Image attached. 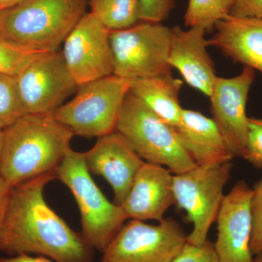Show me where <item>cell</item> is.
I'll use <instances>...</instances> for the list:
<instances>
[{
    "label": "cell",
    "instance_id": "6da1fadb",
    "mask_svg": "<svg viewBox=\"0 0 262 262\" xmlns=\"http://www.w3.org/2000/svg\"><path fill=\"white\" fill-rule=\"evenodd\" d=\"M56 179L52 172L12 188L0 229V252L37 254L55 262H94V248L45 199V188Z\"/></svg>",
    "mask_w": 262,
    "mask_h": 262
},
{
    "label": "cell",
    "instance_id": "7a4b0ae2",
    "mask_svg": "<svg viewBox=\"0 0 262 262\" xmlns=\"http://www.w3.org/2000/svg\"><path fill=\"white\" fill-rule=\"evenodd\" d=\"M75 136L53 114H26L3 130L0 175L12 187L56 172Z\"/></svg>",
    "mask_w": 262,
    "mask_h": 262
},
{
    "label": "cell",
    "instance_id": "3957f363",
    "mask_svg": "<svg viewBox=\"0 0 262 262\" xmlns=\"http://www.w3.org/2000/svg\"><path fill=\"white\" fill-rule=\"evenodd\" d=\"M88 3V0H26L0 11V38L33 51H57L85 14Z\"/></svg>",
    "mask_w": 262,
    "mask_h": 262
},
{
    "label": "cell",
    "instance_id": "277c9868",
    "mask_svg": "<svg viewBox=\"0 0 262 262\" xmlns=\"http://www.w3.org/2000/svg\"><path fill=\"white\" fill-rule=\"evenodd\" d=\"M56 174L77 202L82 237L94 250L103 253L128 220L126 214L121 206L108 201L96 185L86 167L84 152L70 148Z\"/></svg>",
    "mask_w": 262,
    "mask_h": 262
},
{
    "label": "cell",
    "instance_id": "5b68a950",
    "mask_svg": "<svg viewBox=\"0 0 262 262\" xmlns=\"http://www.w3.org/2000/svg\"><path fill=\"white\" fill-rule=\"evenodd\" d=\"M115 131L146 163L162 165L173 174L196 165L183 147L175 128L130 92L124 101Z\"/></svg>",
    "mask_w": 262,
    "mask_h": 262
},
{
    "label": "cell",
    "instance_id": "8992f818",
    "mask_svg": "<svg viewBox=\"0 0 262 262\" xmlns=\"http://www.w3.org/2000/svg\"><path fill=\"white\" fill-rule=\"evenodd\" d=\"M130 80L112 75L79 86L75 97L53 113L75 135L101 138L116 130Z\"/></svg>",
    "mask_w": 262,
    "mask_h": 262
},
{
    "label": "cell",
    "instance_id": "52a82bcc",
    "mask_svg": "<svg viewBox=\"0 0 262 262\" xmlns=\"http://www.w3.org/2000/svg\"><path fill=\"white\" fill-rule=\"evenodd\" d=\"M232 161L196 165L184 173L173 176L175 204L187 213L192 224L189 244L201 246L208 239L211 226L216 221L230 179Z\"/></svg>",
    "mask_w": 262,
    "mask_h": 262
},
{
    "label": "cell",
    "instance_id": "ba28073f",
    "mask_svg": "<svg viewBox=\"0 0 262 262\" xmlns=\"http://www.w3.org/2000/svg\"><path fill=\"white\" fill-rule=\"evenodd\" d=\"M171 38L172 29L142 20L127 29L110 31L113 75L134 80L171 74Z\"/></svg>",
    "mask_w": 262,
    "mask_h": 262
},
{
    "label": "cell",
    "instance_id": "9c48e42d",
    "mask_svg": "<svg viewBox=\"0 0 262 262\" xmlns=\"http://www.w3.org/2000/svg\"><path fill=\"white\" fill-rule=\"evenodd\" d=\"M158 225L132 220L125 224L102 253V262H173L187 234L172 218Z\"/></svg>",
    "mask_w": 262,
    "mask_h": 262
},
{
    "label": "cell",
    "instance_id": "30bf717a",
    "mask_svg": "<svg viewBox=\"0 0 262 262\" xmlns=\"http://www.w3.org/2000/svg\"><path fill=\"white\" fill-rule=\"evenodd\" d=\"M15 77L24 115L53 113L78 88L58 51L43 53Z\"/></svg>",
    "mask_w": 262,
    "mask_h": 262
},
{
    "label": "cell",
    "instance_id": "8fae6325",
    "mask_svg": "<svg viewBox=\"0 0 262 262\" xmlns=\"http://www.w3.org/2000/svg\"><path fill=\"white\" fill-rule=\"evenodd\" d=\"M63 45V60L78 87L113 75L110 31L91 12L80 19Z\"/></svg>",
    "mask_w": 262,
    "mask_h": 262
},
{
    "label": "cell",
    "instance_id": "7c38bea8",
    "mask_svg": "<svg viewBox=\"0 0 262 262\" xmlns=\"http://www.w3.org/2000/svg\"><path fill=\"white\" fill-rule=\"evenodd\" d=\"M254 70L244 66L239 75L218 77L210 95L213 120L234 158H244L246 149L248 94L254 82Z\"/></svg>",
    "mask_w": 262,
    "mask_h": 262
},
{
    "label": "cell",
    "instance_id": "4fadbf2b",
    "mask_svg": "<svg viewBox=\"0 0 262 262\" xmlns=\"http://www.w3.org/2000/svg\"><path fill=\"white\" fill-rule=\"evenodd\" d=\"M253 189L239 181L225 195L217 215L215 251L220 262H253L251 200Z\"/></svg>",
    "mask_w": 262,
    "mask_h": 262
},
{
    "label": "cell",
    "instance_id": "5bb4252c",
    "mask_svg": "<svg viewBox=\"0 0 262 262\" xmlns=\"http://www.w3.org/2000/svg\"><path fill=\"white\" fill-rule=\"evenodd\" d=\"M90 173L102 177L113 188L115 203L122 204L144 160L117 131L98 138L84 152Z\"/></svg>",
    "mask_w": 262,
    "mask_h": 262
},
{
    "label": "cell",
    "instance_id": "9a60e30c",
    "mask_svg": "<svg viewBox=\"0 0 262 262\" xmlns=\"http://www.w3.org/2000/svg\"><path fill=\"white\" fill-rule=\"evenodd\" d=\"M165 167L144 162L120 206L127 219L158 222L175 204L173 176Z\"/></svg>",
    "mask_w": 262,
    "mask_h": 262
},
{
    "label": "cell",
    "instance_id": "2e32d148",
    "mask_svg": "<svg viewBox=\"0 0 262 262\" xmlns=\"http://www.w3.org/2000/svg\"><path fill=\"white\" fill-rule=\"evenodd\" d=\"M206 33L199 27L172 29L168 63L189 86L209 97L218 76L207 50L209 44Z\"/></svg>",
    "mask_w": 262,
    "mask_h": 262
},
{
    "label": "cell",
    "instance_id": "e0dca14e",
    "mask_svg": "<svg viewBox=\"0 0 262 262\" xmlns=\"http://www.w3.org/2000/svg\"><path fill=\"white\" fill-rule=\"evenodd\" d=\"M209 46L262 75V19L228 15L215 24Z\"/></svg>",
    "mask_w": 262,
    "mask_h": 262
},
{
    "label": "cell",
    "instance_id": "ac0fdd59",
    "mask_svg": "<svg viewBox=\"0 0 262 262\" xmlns=\"http://www.w3.org/2000/svg\"><path fill=\"white\" fill-rule=\"evenodd\" d=\"M183 147L196 165L232 161L233 155L213 119L194 110L183 108L174 127Z\"/></svg>",
    "mask_w": 262,
    "mask_h": 262
},
{
    "label": "cell",
    "instance_id": "d6986e66",
    "mask_svg": "<svg viewBox=\"0 0 262 262\" xmlns=\"http://www.w3.org/2000/svg\"><path fill=\"white\" fill-rule=\"evenodd\" d=\"M183 82L172 74L130 80L131 94L172 127L180 122L183 108L179 94Z\"/></svg>",
    "mask_w": 262,
    "mask_h": 262
},
{
    "label": "cell",
    "instance_id": "ffe728a7",
    "mask_svg": "<svg viewBox=\"0 0 262 262\" xmlns=\"http://www.w3.org/2000/svg\"><path fill=\"white\" fill-rule=\"evenodd\" d=\"M91 13L108 31L122 30L140 21L139 0H89Z\"/></svg>",
    "mask_w": 262,
    "mask_h": 262
},
{
    "label": "cell",
    "instance_id": "44dd1931",
    "mask_svg": "<svg viewBox=\"0 0 262 262\" xmlns=\"http://www.w3.org/2000/svg\"><path fill=\"white\" fill-rule=\"evenodd\" d=\"M229 14L225 0H189L184 24L189 28L199 27L208 32Z\"/></svg>",
    "mask_w": 262,
    "mask_h": 262
},
{
    "label": "cell",
    "instance_id": "7402d4cb",
    "mask_svg": "<svg viewBox=\"0 0 262 262\" xmlns=\"http://www.w3.org/2000/svg\"><path fill=\"white\" fill-rule=\"evenodd\" d=\"M43 53H46L31 51L0 38V74L15 77Z\"/></svg>",
    "mask_w": 262,
    "mask_h": 262
},
{
    "label": "cell",
    "instance_id": "603a6c76",
    "mask_svg": "<svg viewBox=\"0 0 262 262\" xmlns=\"http://www.w3.org/2000/svg\"><path fill=\"white\" fill-rule=\"evenodd\" d=\"M24 115L16 77L0 74V120L8 126Z\"/></svg>",
    "mask_w": 262,
    "mask_h": 262
},
{
    "label": "cell",
    "instance_id": "cb8c5ba5",
    "mask_svg": "<svg viewBox=\"0 0 262 262\" xmlns=\"http://www.w3.org/2000/svg\"><path fill=\"white\" fill-rule=\"evenodd\" d=\"M244 158L262 169V119L248 117L246 149Z\"/></svg>",
    "mask_w": 262,
    "mask_h": 262
},
{
    "label": "cell",
    "instance_id": "d4e9b609",
    "mask_svg": "<svg viewBox=\"0 0 262 262\" xmlns=\"http://www.w3.org/2000/svg\"><path fill=\"white\" fill-rule=\"evenodd\" d=\"M251 215V251L254 256L262 253V180L258 182L253 189Z\"/></svg>",
    "mask_w": 262,
    "mask_h": 262
},
{
    "label": "cell",
    "instance_id": "484cf974",
    "mask_svg": "<svg viewBox=\"0 0 262 262\" xmlns=\"http://www.w3.org/2000/svg\"><path fill=\"white\" fill-rule=\"evenodd\" d=\"M173 262H220V260L214 244L208 239L201 246H195L187 241Z\"/></svg>",
    "mask_w": 262,
    "mask_h": 262
},
{
    "label": "cell",
    "instance_id": "4316f807",
    "mask_svg": "<svg viewBox=\"0 0 262 262\" xmlns=\"http://www.w3.org/2000/svg\"><path fill=\"white\" fill-rule=\"evenodd\" d=\"M176 0H139L140 20L162 23L175 7Z\"/></svg>",
    "mask_w": 262,
    "mask_h": 262
},
{
    "label": "cell",
    "instance_id": "83f0119b",
    "mask_svg": "<svg viewBox=\"0 0 262 262\" xmlns=\"http://www.w3.org/2000/svg\"><path fill=\"white\" fill-rule=\"evenodd\" d=\"M229 15L262 19V0H235L229 10Z\"/></svg>",
    "mask_w": 262,
    "mask_h": 262
},
{
    "label": "cell",
    "instance_id": "f1b7e54d",
    "mask_svg": "<svg viewBox=\"0 0 262 262\" xmlns=\"http://www.w3.org/2000/svg\"><path fill=\"white\" fill-rule=\"evenodd\" d=\"M12 188L13 187L0 175V229L4 222Z\"/></svg>",
    "mask_w": 262,
    "mask_h": 262
},
{
    "label": "cell",
    "instance_id": "f546056e",
    "mask_svg": "<svg viewBox=\"0 0 262 262\" xmlns=\"http://www.w3.org/2000/svg\"><path fill=\"white\" fill-rule=\"evenodd\" d=\"M0 262H55L42 256H32L29 254H20L0 258Z\"/></svg>",
    "mask_w": 262,
    "mask_h": 262
},
{
    "label": "cell",
    "instance_id": "4dcf8cb0",
    "mask_svg": "<svg viewBox=\"0 0 262 262\" xmlns=\"http://www.w3.org/2000/svg\"><path fill=\"white\" fill-rule=\"evenodd\" d=\"M26 0H0V11L16 6Z\"/></svg>",
    "mask_w": 262,
    "mask_h": 262
},
{
    "label": "cell",
    "instance_id": "1f68e13d",
    "mask_svg": "<svg viewBox=\"0 0 262 262\" xmlns=\"http://www.w3.org/2000/svg\"><path fill=\"white\" fill-rule=\"evenodd\" d=\"M3 130L0 131V163H1L2 151H3Z\"/></svg>",
    "mask_w": 262,
    "mask_h": 262
},
{
    "label": "cell",
    "instance_id": "d6a6232c",
    "mask_svg": "<svg viewBox=\"0 0 262 262\" xmlns=\"http://www.w3.org/2000/svg\"><path fill=\"white\" fill-rule=\"evenodd\" d=\"M226 5H227V7H228V8L229 10H230L231 7L232 6V5L234 4V2H235V0H225Z\"/></svg>",
    "mask_w": 262,
    "mask_h": 262
},
{
    "label": "cell",
    "instance_id": "836d02e7",
    "mask_svg": "<svg viewBox=\"0 0 262 262\" xmlns=\"http://www.w3.org/2000/svg\"><path fill=\"white\" fill-rule=\"evenodd\" d=\"M253 262H262V253L255 256Z\"/></svg>",
    "mask_w": 262,
    "mask_h": 262
},
{
    "label": "cell",
    "instance_id": "e575fe53",
    "mask_svg": "<svg viewBox=\"0 0 262 262\" xmlns=\"http://www.w3.org/2000/svg\"><path fill=\"white\" fill-rule=\"evenodd\" d=\"M6 127H7V125H5L4 122H3V121H1V120H0V131L4 130V129Z\"/></svg>",
    "mask_w": 262,
    "mask_h": 262
}]
</instances>
